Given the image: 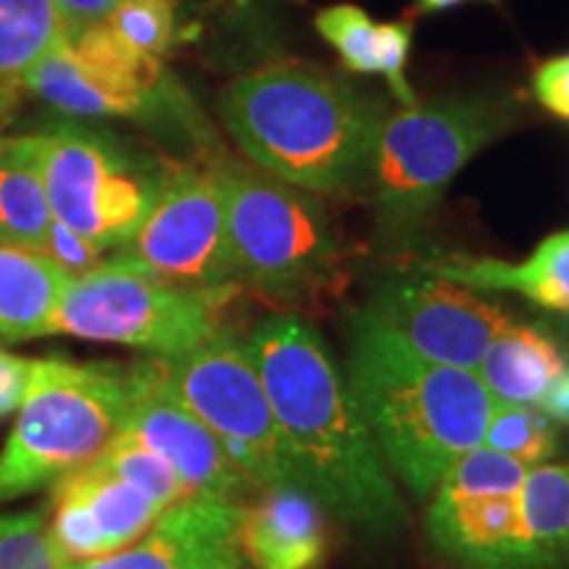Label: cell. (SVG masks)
I'll return each mask as SVG.
<instances>
[{"label": "cell", "mask_w": 569, "mask_h": 569, "mask_svg": "<svg viewBox=\"0 0 569 569\" xmlns=\"http://www.w3.org/2000/svg\"><path fill=\"white\" fill-rule=\"evenodd\" d=\"M34 361L0 351V419L13 415L24 403L32 382Z\"/></svg>", "instance_id": "cell-32"}, {"label": "cell", "mask_w": 569, "mask_h": 569, "mask_svg": "<svg viewBox=\"0 0 569 569\" xmlns=\"http://www.w3.org/2000/svg\"><path fill=\"white\" fill-rule=\"evenodd\" d=\"M482 446L507 453L525 467H538L557 453L559 432L538 407L496 401Z\"/></svg>", "instance_id": "cell-25"}, {"label": "cell", "mask_w": 569, "mask_h": 569, "mask_svg": "<svg viewBox=\"0 0 569 569\" xmlns=\"http://www.w3.org/2000/svg\"><path fill=\"white\" fill-rule=\"evenodd\" d=\"M348 377L382 461L417 498L482 443L496 409L478 372L425 359L369 309L353 322Z\"/></svg>", "instance_id": "cell-3"}, {"label": "cell", "mask_w": 569, "mask_h": 569, "mask_svg": "<svg viewBox=\"0 0 569 569\" xmlns=\"http://www.w3.org/2000/svg\"><path fill=\"white\" fill-rule=\"evenodd\" d=\"M467 3V0H415V11L417 13H440L446 9H453V6ZM496 3V0H490Z\"/></svg>", "instance_id": "cell-36"}, {"label": "cell", "mask_w": 569, "mask_h": 569, "mask_svg": "<svg viewBox=\"0 0 569 569\" xmlns=\"http://www.w3.org/2000/svg\"><path fill=\"white\" fill-rule=\"evenodd\" d=\"M219 117L261 172L306 193L365 196L380 106L315 63L277 61L227 84Z\"/></svg>", "instance_id": "cell-2"}, {"label": "cell", "mask_w": 569, "mask_h": 569, "mask_svg": "<svg viewBox=\"0 0 569 569\" xmlns=\"http://www.w3.org/2000/svg\"><path fill=\"white\" fill-rule=\"evenodd\" d=\"M21 88L74 119H146L174 103L161 59L117 38L106 21L71 27Z\"/></svg>", "instance_id": "cell-11"}, {"label": "cell", "mask_w": 569, "mask_h": 569, "mask_svg": "<svg viewBox=\"0 0 569 569\" xmlns=\"http://www.w3.org/2000/svg\"><path fill=\"white\" fill-rule=\"evenodd\" d=\"M106 24L132 48L161 59L174 42L177 17L172 0H124L109 13Z\"/></svg>", "instance_id": "cell-28"}, {"label": "cell", "mask_w": 569, "mask_h": 569, "mask_svg": "<svg viewBox=\"0 0 569 569\" xmlns=\"http://www.w3.org/2000/svg\"><path fill=\"white\" fill-rule=\"evenodd\" d=\"M42 174L56 222L106 251L138 232L172 169L117 134L61 122L42 132Z\"/></svg>", "instance_id": "cell-8"}, {"label": "cell", "mask_w": 569, "mask_h": 569, "mask_svg": "<svg viewBox=\"0 0 569 569\" xmlns=\"http://www.w3.org/2000/svg\"><path fill=\"white\" fill-rule=\"evenodd\" d=\"M422 272L459 282L480 293L515 290L540 309L569 311V230L546 238L530 259L519 264L488 259V256L457 253L425 261Z\"/></svg>", "instance_id": "cell-17"}, {"label": "cell", "mask_w": 569, "mask_h": 569, "mask_svg": "<svg viewBox=\"0 0 569 569\" xmlns=\"http://www.w3.org/2000/svg\"><path fill=\"white\" fill-rule=\"evenodd\" d=\"M567 365L569 359L549 332L536 325L509 322L482 353L478 375L496 401L538 407L540 396Z\"/></svg>", "instance_id": "cell-19"}, {"label": "cell", "mask_w": 569, "mask_h": 569, "mask_svg": "<svg viewBox=\"0 0 569 569\" xmlns=\"http://www.w3.org/2000/svg\"><path fill=\"white\" fill-rule=\"evenodd\" d=\"M3 138H6V134H0V146H3Z\"/></svg>", "instance_id": "cell-37"}, {"label": "cell", "mask_w": 569, "mask_h": 569, "mask_svg": "<svg viewBox=\"0 0 569 569\" xmlns=\"http://www.w3.org/2000/svg\"><path fill=\"white\" fill-rule=\"evenodd\" d=\"M240 507L193 496L163 511L127 549L71 569H253L238 543Z\"/></svg>", "instance_id": "cell-15"}, {"label": "cell", "mask_w": 569, "mask_h": 569, "mask_svg": "<svg viewBox=\"0 0 569 569\" xmlns=\"http://www.w3.org/2000/svg\"><path fill=\"white\" fill-rule=\"evenodd\" d=\"M240 284L190 288L161 280L148 269L113 256L88 274L74 277L56 309L51 336L142 348L180 356L222 336Z\"/></svg>", "instance_id": "cell-7"}, {"label": "cell", "mask_w": 569, "mask_h": 569, "mask_svg": "<svg viewBox=\"0 0 569 569\" xmlns=\"http://www.w3.org/2000/svg\"><path fill=\"white\" fill-rule=\"evenodd\" d=\"M156 359L172 393L209 427L256 486H301L246 343L222 332L193 351Z\"/></svg>", "instance_id": "cell-9"}, {"label": "cell", "mask_w": 569, "mask_h": 569, "mask_svg": "<svg viewBox=\"0 0 569 569\" xmlns=\"http://www.w3.org/2000/svg\"><path fill=\"white\" fill-rule=\"evenodd\" d=\"M369 311L425 359L472 372L511 322L493 298L427 272L388 282Z\"/></svg>", "instance_id": "cell-13"}, {"label": "cell", "mask_w": 569, "mask_h": 569, "mask_svg": "<svg viewBox=\"0 0 569 569\" xmlns=\"http://www.w3.org/2000/svg\"><path fill=\"white\" fill-rule=\"evenodd\" d=\"M515 124L509 98L469 96L401 109L377 134L365 198L386 234H409L482 148Z\"/></svg>", "instance_id": "cell-6"}, {"label": "cell", "mask_w": 569, "mask_h": 569, "mask_svg": "<svg viewBox=\"0 0 569 569\" xmlns=\"http://www.w3.org/2000/svg\"><path fill=\"white\" fill-rule=\"evenodd\" d=\"M71 27L56 0H0V84L21 88Z\"/></svg>", "instance_id": "cell-23"}, {"label": "cell", "mask_w": 569, "mask_h": 569, "mask_svg": "<svg viewBox=\"0 0 569 569\" xmlns=\"http://www.w3.org/2000/svg\"><path fill=\"white\" fill-rule=\"evenodd\" d=\"M0 569H69L53 546L46 509L0 517Z\"/></svg>", "instance_id": "cell-27"}, {"label": "cell", "mask_w": 569, "mask_h": 569, "mask_svg": "<svg viewBox=\"0 0 569 569\" xmlns=\"http://www.w3.org/2000/svg\"><path fill=\"white\" fill-rule=\"evenodd\" d=\"M538 409L543 411L551 422L569 425V365L565 367V372L546 388V393L540 396Z\"/></svg>", "instance_id": "cell-34"}, {"label": "cell", "mask_w": 569, "mask_h": 569, "mask_svg": "<svg viewBox=\"0 0 569 569\" xmlns=\"http://www.w3.org/2000/svg\"><path fill=\"white\" fill-rule=\"evenodd\" d=\"M246 346L301 486L356 528L377 536L401 530L407 509L317 327L277 315Z\"/></svg>", "instance_id": "cell-1"}, {"label": "cell", "mask_w": 569, "mask_h": 569, "mask_svg": "<svg viewBox=\"0 0 569 569\" xmlns=\"http://www.w3.org/2000/svg\"><path fill=\"white\" fill-rule=\"evenodd\" d=\"M96 465L109 469L111 475H117V478L124 480L127 486L140 490L142 496H148L153 503H159L163 511L196 496L193 490L184 486L182 478L174 472L167 459H161L159 453L138 443L134 438L124 436V432H119V436L106 446V451L96 459Z\"/></svg>", "instance_id": "cell-24"}, {"label": "cell", "mask_w": 569, "mask_h": 569, "mask_svg": "<svg viewBox=\"0 0 569 569\" xmlns=\"http://www.w3.org/2000/svg\"><path fill=\"white\" fill-rule=\"evenodd\" d=\"M53 224L42 174V132L0 146V243L42 248Z\"/></svg>", "instance_id": "cell-20"}, {"label": "cell", "mask_w": 569, "mask_h": 569, "mask_svg": "<svg viewBox=\"0 0 569 569\" xmlns=\"http://www.w3.org/2000/svg\"><path fill=\"white\" fill-rule=\"evenodd\" d=\"M132 369L134 393L119 432L167 459L196 496L246 503L264 490L227 457L217 436L172 393L159 359L138 361Z\"/></svg>", "instance_id": "cell-14"}, {"label": "cell", "mask_w": 569, "mask_h": 569, "mask_svg": "<svg viewBox=\"0 0 569 569\" xmlns=\"http://www.w3.org/2000/svg\"><path fill=\"white\" fill-rule=\"evenodd\" d=\"M124 0H56L63 17L69 19V24L84 27V24H101L109 19L113 9H119Z\"/></svg>", "instance_id": "cell-33"}, {"label": "cell", "mask_w": 569, "mask_h": 569, "mask_svg": "<svg viewBox=\"0 0 569 569\" xmlns=\"http://www.w3.org/2000/svg\"><path fill=\"white\" fill-rule=\"evenodd\" d=\"M411 34H415V27L407 19L377 24V74L386 77L390 92H393L403 109H415L419 103L417 92L407 82Z\"/></svg>", "instance_id": "cell-29"}, {"label": "cell", "mask_w": 569, "mask_h": 569, "mask_svg": "<svg viewBox=\"0 0 569 569\" xmlns=\"http://www.w3.org/2000/svg\"><path fill=\"white\" fill-rule=\"evenodd\" d=\"M53 488L67 490L88 509L96 528L101 530L109 553L122 551L146 536L153 528L156 519L163 515L159 503H153L151 498L142 496L132 486H127L109 469L98 467L96 461L61 478Z\"/></svg>", "instance_id": "cell-21"}, {"label": "cell", "mask_w": 569, "mask_h": 569, "mask_svg": "<svg viewBox=\"0 0 569 569\" xmlns=\"http://www.w3.org/2000/svg\"><path fill=\"white\" fill-rule=\"evenodd\" d=\"M69 272L38 248L0 243V340L19 343L51 336Z\"/></svg>", "instance_id": "cell-18"}, {"label": "cell", "mask_w": 569, "mask_h": 569, "mask_svg": "<svg viewBox=\"0 0 569 569\" xmlns=\"http://www.w3.org/2000/svg\"><path fill=\"white\" fill-rule=\"evenodd\" d=\"M222 172L234 280L277 306L338 296L351 251L325 203L264 172L232 163Z\"/></svg>", "instance_id": "cell-4"}, {"label": "cell", "mask_w": 569, "mask_h": 569, "mask_svg": "<svg viewBox=\"0 0 569 569\" xmlns=\"http://www.w3.org/2000/svg\"><path fill=\"white\" fill-rule=\"evenodd\" d=\"M528 467L488 446L459 457L430 493L427 538L459 569H532L519 488Z\"/></svg>", "instance_id": "cell-10"}, {"label": "cell", "mask_w": 569, "mask_h": 569, "mask_svg": "<svg viewBox=\"0 0 569 569\" xmlns=\"http://www.w3.org/2000/svg\"><path fill=\"white\" fill-rule=\"evenodd\" d=\"M42 253H48L59 264L63 272L71 277L88 274L90 269H96L103 261V251L96 243H90L88 238H82L80 232L69 230L67 224L56 222L48 230L46 243L40 248Z\"/></svg>", "instance_id": "cell-30"}, {"label": "cell", "mask_w": 569, "mask_h": 569, "mask_svg": "<svg viewBox=\"0 0 569 569\" xmlns=\"http://www.w3.org/2000/svg\"><path fill=\"white\" fill-rule=\"evenodd\" d=\"M19 106V88H11V84H0V127L11 119V113L17 111Z\"/></svg>", "instance_id": "cell-35"}, {"label": "cell", "mask_w": 569, "mask_h": 569, "mask_svg": "<svg viewBox=\"0 0 569 569\" xmlns=\"http://www.w3.org/2000/svg\"><path fill=\"white\" fill-rule=\"evenodd\" d=\"M532 569L569 565V465L528 469L519 488Z\"/></svg>", "instance_id": "cell-22"}, {"label": "cell", "mask_w": 569, "mask_h": 569, "mask_svg": "<svg viewBox=\"0 0 569 569\" xmlns=\"http://www.w3.org/2000/svg\"><path fill=\"white\" fill-rule=\"evenodd\" d=\"M134 369L109 361H34L19 419L0 451V503L88 467L122 430Z\"/></svg>", "instance_id": "cell-5"}, {"label": "cell", "mask_w": 569, "mask_h": 569, "mask_svg": "<svg viewBox=\"0 0 569 569\" xmlns=\"http://www.w3.org/2000/svg\"><path fill=\"white\" fill-rule=\"evenodd\" d=\"M532 92L546 111L569 122V56L540 63L532 74Z\"/></svg>", "instance_id": "cell-31"}, {"label": "cell", "mask_w": 569, "mask_h": 569, "mask_svg": "<svg viewBox=\"0 0 569 569\" xmlns=\"http://www.w3.org/2000/svg\"><path fill=\"white\" fill-rule=\"evenodd\" d=\"M117 256L161 280L219 288L234 280L222 163L172 169L159 201Z\"/></svg>", "instance_id": "cell-12"}, {"label": "cell", "mask_w": 569, "mask_h": 569, "mask_svg": "<svg viewBox=\"0 0 569 569\" xmlns=\"http://www.w3.org/2000/svg\"><path fill=\"white\" fill-rule=\"evenodd\" d=\"M238 543L253 569H319L327 553L322 503L301 486L264 488L240 507Z\"/></svg>", "instance_id": "cell-16"}, {"label": "cell", "mask_w": 569, "mask_h": 569, "mask_svg": "<svg viewBox=\"0 0 569 569\" xmlns=\"http://www.w3.org/2000/svg\"><path fill=\"white\" fill-rule=\"evenodd\" d=\"M317 32L356 74H377V24L359 6H330L315 19Z\"/></svg>", "instance_id": "cell-26"}]
</instances>
